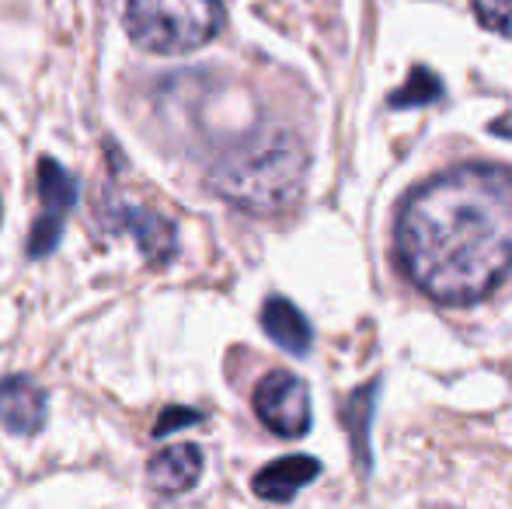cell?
<instances>
[{
	"label": "cell",
	"mask_w": 512,
	"mask_h": 509,
	"mask_svg": "<svg viewBox=\"0 0 512 509\" xmlns=\"http://www.w3.org/2000/svg\"><path fill=\"white\" fill-rule=\"evenodd\" d=\"M443 95V81H439L432 70L425 67H415L408 77V84L398 91V95L391 98L394 109H408V105H425V102H436V98Z\"/></svg>",
	"instance_id": "8fae6325"
},
{
	"label": "cell",
	"mask_w": 512,
	"mask_h": 509,
	"mask_svg": "<svg viewBox=\"0 0 512 509\" xmlns=\"http://www.w3.org/2000/svg\"><path fill=\"white\" fill-rule=\"evenodd\" d=\"M317 475H321V464H317L314 457L293 454V457H283V461L265 464L255 475V482H251V489H255L258 499H269V503H290V499L297 496L300 489H307Z\"/></svg>",
	"instance_id": "ba28073f"
},
{
	"label": "cell",
	"mask_w": 512,
	"mask_h": 509,
	"mask_svg": "<svg viewBox=\"0 0 512 509\" xmlns=\"http://www.w3.org/2000/svg\"><path fill=\"white\" fill-rule=\"evenodd\" d=\"M126 224L136 231V238H140L143 252L150 258H168L175 252V227L168 224L164 217H157V213H147V210H129L126 213Z\"/></svg>",
	"instance_id": "30bf717a"
},
{
	"label": "cell",
	"mask_w": 512,
	"mask_h": 509,
	"mask_svg": "<svg viewBox=\"0 0 512 509\" xmlns=\"http://www.w3.org/2000/svg\"><path fill=\"white\" fill-rule=\"evenodd\" d=\"M122 25L143 53L185 56L223 28L220 0H122Z\"/></svg>",
	"instance_id": "3957f363"
},
{
	"label": "cell",
	"mask_w": 512,
	"mask_h": 509,
	"mask_svg": "<svg viewBox=\"0 0 512 509\" xmlns=\"http://www.w3.org/2000/svg\"><path fill=\"white\" fill-rule=\"evenodd\" d=\"M255 415L276 436H304L310 429V394L297 374L272 370L255 387Z\"/></svg>",
	"instance_id": "277c9868"
},
{
	"label": "cell",
	"mask_w": 512,
	"mask_h": 509,
	"mask_svg": "<svg viewBox=\"0 0 512 509\" xmlns=\"http://www.w3.org/2000/svg\"><path fill=\"white\" fill-rule=\"evenodd\" d=\"M185 422H199V412H192V408H168V412H164L161 419H157L154 436L175 433V429H182Z\"/></svg>",
	"instance_id": "4fadbf2b"
},
{
	"label": "cell",
	"mask_w": 512,
	"mask_h": 509,
	"mask_svg": "<svg viewBox=\"0 0 512 509\" xmlns=\"http://www.w3.org/2000/svg\"><path fill=\"white\" fill-rule=\"evenodd\" d=\"M39 203L42 213L32 224V238H28V255L42 258L56 248L63 234V220L74 210L77 203V182L60 161L53 157H42L39 161Z\"/></svg>",
	"instance_id": "5b68a950"
},
{
	"label": "cell",
	"mask_w": 512,
	"mask_h": 509,
	"mask_svg": "<svg viewBox=\"0 0 512 509\" xmlns=\"http://www.w3.org/2000/svg\"><path fill=\"white\" fill-rule=\"evenodd\" d=\"M262 328L276 346H283L286 353L304 356L314 342V332H310V321L300 314L297 304H290L286 297H269L262 307Z\"/></svg>",
	"instance_id": "9c48e42d"
},
{
	"label": "cell",
	"mask_w": 512,
	"mask_h": 509,
	"mask_svg": "<svg viewBox=\"0 0 512 509\" xmlns=\"http://www.w3.org/2000/svg\"><path fill=\"white\" fill-rule=\"evenodd\" d=\"M398 265L436 304H478L512 272V171L464 164L425 182L398 213Z\"/></svg>",
	"instance_id": "6da1fadb"
},
{
	"label": "cell",
	"mask_w": 512,
	"mask_h": 509,
	"mask_svg": "<svg viewBox=\"0 0 512 509\" xmlns=\"http://www.w3.org/2000/svg\"><path fill=\"white\" fill-rule=\"evenodd\" d=\"M474 18L495 35H509L512 39V0H471Z\"/></svg>",
	"instance_id": "7c38bea8"
},
{
	"label": "cell",
	"mask_w": 512,
	"mask_h": 509,
	"mask_svg": "<svg viewBox=\"0 0 512 509\" xmlns=\"http://www.w3.org/2000/svg\"><path fill=\"white\" fill-rule=\"evenodd\" d=\"M307 164L304 143L290 129H258L213 164L209 189L237 210L272 217L297 203Z\"/></svg>",
	"instance_id": "7a4b0ae2"
},
{
	"label": "cell",
	"mask_w": 512,
	"mask_h": 509,
	"mask_svg": "<svg viewBox=\"0 0 512 509\" xmlns=\"http://www.w3.org/2000/svg\"><path fill=\"white\" fill-rule=\"evenodd\" d=\"M46 394L28 377L0 381V426L11 436H35L46 426Z\"/></svg>",
	"instance_id": "8992f818"
},
{
	"label": "cell",
	"mask_w": 512,
	"mask_h": 509,
	"mask_svg": "<svg viewBox=\"0 0 512 509\" xmlns=\"http://www.w3.org/2000/svg\"><path fill=\"white\" fill-rule=\"evenodd\" d=\"M203 475V450L199 447H168L161 454L150 457L147 464V482L161 496H182Z\"/></svg>",
	"instance_id": "52a82bcc"
}]
</instances>
